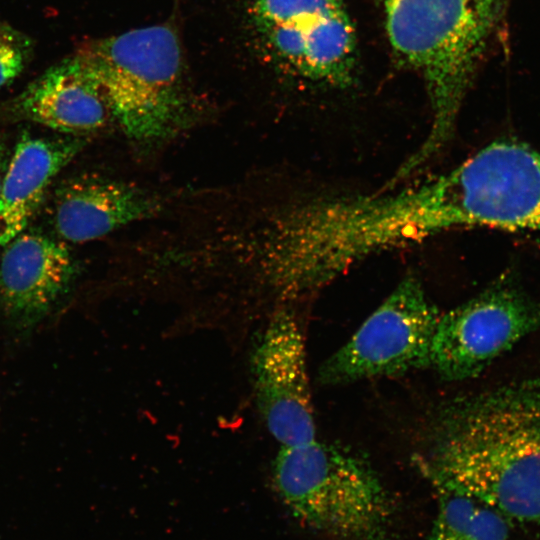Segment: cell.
<instances>
[{
	"label": "cell",
	"instance_id": "cell-1",
	"mask_svg": "<svg viewBox=\"0 0 540 540\" xmlns=\"http://www.w3.org/2000/svg\"><path fill=\"white\" fill-rule=\"evenodd\" d=\"M423 465L506 519L540 523V379L457 400Z\"/></svg>",
	"mask_w": 540,
	"mask_h": 540
},
{
	"label": "cell",
	"instance_id": "cell-2",
	"mask_svg": "<svg viewBox=\"0 0 540 540\" xmlns=\"http://www.w3.org/2000/svg\"><path fill=\"white\" fill-rule=\"evenodd\" d=\"M390 45L424 81L432 121L395 176L406 179L452 138L457 118L507 0H382Z\"/></svg>",
	"mask_w": 540,
	"mask_h": 540
},
{
	"label": "cell",
	"instance_id": "cell-3",
	"mask_svg": "<svg viewBox=\"0 0 540 540\" xmlns=\"http://www.w3.org/2000/svg\"><path fill=\"white\" fill-rule=\"evenodd\" d=\"M76 54L89 67L125 135L139 146L175 136L190 120L179 38L153 25L94 40Z\"/></svg>",
	"mask_w": 540,
	"mask_h": 540
},
{
	"label": "cell",
	"instance_id": "cell-4",
	"mask_svg": "<svg viewBox=\"0 0 540 540\" xmlns=\"http://www.w3.org/2000/svg\"><path fill=\"white\" fill-rule=\"evenodd\" d=\"M275 487L303 525L339 540H379L392 503L380 478L362 458L316 439L280 446Z\"/></svg>",
	"mask_w": 540,
	"mask_h": 540
},
{
	"label": "cell",
	"instance_id": "cell-5",
	"mask_svg": "<svg viewBox=\"0 0 540 540\" xmlns=\"http://www.w3.org/2000/svg\"><path fill=\"white\" fill-rule=\"evenodd\" d=\"M441 312L420 281L405 277L350 339L320 366L324 385L395 376L430 367Z\"/></svg>",
	"mask_w": 540,
	"mask_h": 540
},
{
	"label": "cell",
	"instance_id": "cell-6",
	"mask_svg": "<svg viewBox=\"0 0 540 540\" xmlns=\"http://www.w3.org/2000/svg\"><path fill=\"white\" fill-rule=\"evenodd\" d=\"M272 56L295 74L345 86L352 80L356 36L342 0H251Z\"/></svg>",
	"mask_w": 540,
	"mask_h": 540
},
{
	"label": "cell",
	"instance_id": "cell-7",
	"mask_svg": "<svg viewBox=\"0 0 540 540\" xmlns=\"http://www.w3.org/2000/svg\"><path fill=\"white\" fill-rule=\"evenodd\" d=\"M540 326V306L520 291L494 287L441 313L430 367L448 381L480 374Z\"/></svg>",
	"mask_w": 540,
	"mask_h": 540
},
{
	"label": "cell",
	"instance_id": "cell-8",
	"mask_svg": "<svg viewBox=\"0 0 540 540\" xmlns=\"http://www.w3.org/2000/svg\"><path fill=\"white\" fill-rule=\"evenodd\" d=\"M251 362L258 409L280 446L315 440L305 341L292 311L273 314Z\"/></svg>",
	"mask_w": 540,
	"mask_h": 540
},
{
	"label": "cell",
	"instance_id": "cell-9",
	"mask_svg": "<svg viewBox=\"0 0 540 540\" xmlns=\"http://www.w3.org/2000/svg\"><path fill=\"white\" fill-rule=\"evenodd\" d=\"M0 256V310L21 326L46 316L69 292L78 274L66 242L24 230Z\"/></svg>",
	"mask_w": 540,
	"mask_h": 540
},
{
	"label": "cell",
	"instance_id": "cell-10",
	"mask_svg": "<svg viewBox=\"0 0 540 540\" xmlns=\"http://www.w3.org/2000/svg\"><path fill=\"white\" fill-rule=\"evenodd\" d=\"M161 209L158 196L135 184L85 173L69 177L57 187L52 222L61 240L82 243L151 218Z\"/></svg>",
	"mask_w": 540,
	"mask_h": 540
},
{
	"label": "cell",
	"instance_id": "cell-11",
	"mask_svg": "<svg viewBox=\"0 0 540 540\" xmlns=\"http://www.w3.org/2000/svg\"><path fill=\"white\" fill-rule=\"evenodd\" d=\"M4 112L70 136L95 132L111 114L99 82L76 53L35 78Z\"/></svg>",
	"mask_w": 540,
	"mask_h": 540
},
{
	"label": "cell",
	"instance_id": "cell-12",
	"mask_svg": "<svg viewBox=\"0 0 540 540\" xmlns=\"http://www.w3.org/2000/svg\"><path fill=\"white\" fill-rule=\"evenodd\" d=\"M87 142L84 136L46 138L21 134L0 190V246L26 229L49 185Z\"/></svg>",
	"mask_w": 540,
	"mask_h": 540
},
{
	"label": "cell",
	"instance_id": "cell-13",
	"mask_svg": "<svg viewBox=\"0 0 540 540\" xmlns=\"http://www.w3.org/2000/svg\"><path fill=\"white\" fill-rule=\"evenodd\" d=\"M435 489L438 512L428 540H507L506 518L420 465Z\"/></svg>",
	"mask_w": 540,
	"mask_h": 540
},
{
	"label": "cell",
	"instance_id": "cell-14",
	"mask_svg": "<svg viewBox=\"0 0 540 540\" xmlns=\"http://www.w3.org/2000/svg\"><path fill=\"white\" fill-rule=\"evenodd\" d=\"M33 39L0 20V89L18 78L34 55Z\"/></svg>",
	"mask_w": 540,
	"mask_h": 540
},
{
	"label": "cell",
	"instance_id": "cell-15",
	"mask_svg": "<svg viewBox=\"0 0 540 540\" xmlns=\"http://www.w3.org/2000/svg\"><path fill=\"white\" fill-rule=\"evenodd\" d=\"M10 157L11 154L9 153L6 142L0 133V190L10 162Z\"/></svg>",
	"mask_w": 540,
	"mask_h": 540
}]
</instances>
